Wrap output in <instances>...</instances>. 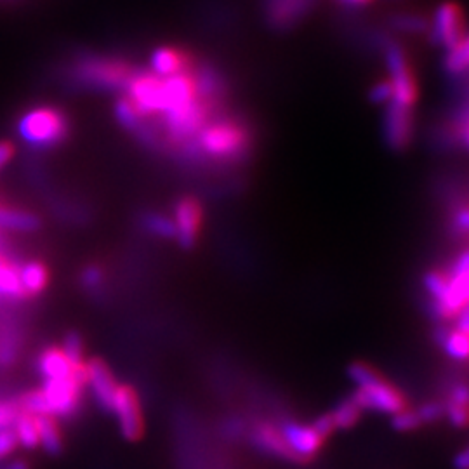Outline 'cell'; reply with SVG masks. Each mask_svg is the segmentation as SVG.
Here are the masks:
<instances>
[{
    "label": "cell",
    "mask_w": 469,
    "mask_h": 469,
    "mask_svg": "<svg viewBox=\"0 0 469 469\" xmlns=\"http://www.w3.org/2000/svg\"><path fill=\"white\" fill-rule=\"evenodd\" d=\"M435 313L442 319H455L469 306V273H446L442 296L433 299Z\"/></svg>",
    "instance_id": "30bf717a"
},
{
    "label": "cell",
    "mask_w": 469,
    "mask_h": 469,
    "mask_svg": "<svg viewBox=\"0 0 469 469\" xmlns=\"http://www.w3.org/2000/svg\"><path fill=\"white\" fill-rule=\"evenodd\" d=\"M13 431L18 438V444L22 445L23 448H35L39 446V419L37 416L25 412V410H20L18 418L13 422Z\"/></svg>",
    "instance_id": "7402d4cb"
},
{
    "label": "cell",
    "mask_w": 469,
    "mask_h": 469,
    "mask_svg": "<svg viewBox=\"0 0 469 469\" xmlns=\"http://www.w3.org/2000/svg\"><path fill=\"white\" fill-rule=\"evenodd\" d=\"M452 273H469V250L466 252H463L457 259H455V263H454V266H452Z\"/></svg>",
    "instance_id": "f35d334b"
},
{
    "label": "cell",
    "mask_w": 469,
    "mask_h": 469,
    "mask_svg": "<svg viewBox=\"0 0 469 469\" xmlns=\"http://www.w3.org/2000/svg\"><path fill=\"white\" fill-rule=\"evenodd\" d=\"M392 426H393V429L400 431V433H409V431L418 429L422 424H420L419 416H418L416 410L403 409V410H400V412L392 416Z\"/></svg>",
    "instance_id": "83f0119b"
},
{
    "label": "cell",
    "mask_w": 469,
    "mask_h": 469,
    "mask_svg": "<svg viewBox=\"0 0 469 469\" xmlns=\"http://www.w3.org/2000/svg\"><path fill=\"white\" fill-rule=\"evenodd\" d=\"M416 412L419 416L420 424H431L444 416L445 409L444 405H440L437 401H428V403L420 405L419 409H416Z\"/></svg>",
    "instance_id": "4dcf8cb0"
},
{
    "label": "cell",
    "mask_w": 469,
    "mask_h": 469,
    "mask_svg": "<svg viewBox=\"0 0 469 469\" xmlns=\"http://www.w3.org/2000/svg\"><path fill=\"white\" fill-rule=\"evenodd\" d=\"M82 284L87 287V289H96L101 284H103V272L99 266H89L86 268L82 273Z\"/></svg>",
    "instance_id": "e575fe53"
},
{
    "label": "cell",
    "mask_w": 469,
    "mask_h": 469,
    "mask_svg": "<svg viewBox=\"0 0 469 469\" xmlns=\"http://www.w3.org/2000/svg\"><path fill=\"white\" fill-rule=\"evenodd\" d=\"M371 99L374 103H388L393 99V86L390 80H383L372 87Z\"/></svg>",
    "instance_id": "d6a6232c"
},
{
    "label": "cell",
    "mask_w": 469,
    "mask_h": 469,
    "mask_svg": "<svg viewBox=\"0 0 469 469\" xmlns=\"http://www.w3.org/2000/svg\"><path fill=\"white\" fill-rule=\"evenodd\" d=\"M347 377L349 381L360 390L365 386H371L375 381L381 379V375L377 374L375 369H372L371 365L364 364V362H355L347 367Z\"/></svg>",
    "instance_id": "484cf974"
},
{
    "label": "cell",
    "mask_w": 469,
    "mask_h": 469,
    "mask_svg": "<svg viewBox=\"0 0 469 469\" xmlns=\"http://www.w3.org/2000/svg\"><path fill=\"white\" fill-rule=\"evenodd\" d=\"M20 414V407L18 403H11V401H0V429L4 428H11L13 422L16 420Z\"/></svg>",
    "instance_id": "1f68e13d"
},
{
    "label": "cell",
    "mask_w": 469,
    "mask_h": 469,
    "mask_svg": "<svg viewBox=\"0 0 469 469\" xmlns=\"http://www.w3.org/2000/svg\"><path fill=\"white\" fill-rule=\"evenodd\" d=\"M20 134L37 149L61 147L70 136V121L61 108H32L20 121Z\"/></svg>",
    "instance_id": "7a4b0ae2"
},
{
    "label": "cell",
    "mask_w": 469,
    "mask_h": 469,
    "mask_svg": "<svg viewBox=\"0 0 469 469\" xmlns=\"http://www.w3.org/2000/svg\"><path fill=\"white\" fill-rule=\"evenodd\" d=\"M468 121H469V113H468Z\"/></svg>",
    "instance_id": "f6af8a7d"
},
{
    "label": "cell",
    "mask_w": 469,
    "mask_h": 469,
    "mask_svg": "<svg viewBox=\"0 0 469 469\" xmlns=\"http://www.w3.org/2000/svg\"><path fill=\"white\" fill-rule=\"evenodd\" d=\"M454 466L457 469H469V446L455 455Z\"/></svg>",
    "instance_id": "60d3db41"
},
{
    "label": "cell",
    "mask_w": 469,
    "mask_h": 469,
    "mask_svg": "<svg viewBox=\"0 0 469 469\" xmlns=\"http://www.w3.org/2000/svg\"><path fill=\"white\" fill-rule=\"evenodd\" d=\"M457 325H455V329L457 330H461V332H464V334H468L469 336V306H466L457 317Z\"/></svg>",
    "instance_id": "ab89813d"
},
{
    "label": "cell",
    "mask_w": 469,
    "mask_h": 469,
    "mask_svg": "<svg viewBox=\"0 0 469 469\" xmlns=\"http://www.w3.org/2000/svg\"><path fill=\"white\" fill-rule=\"evenodd\" d=\"M280 435L287 445L291 455L296 459L313 457L320 450L321 442H323V438L311 426L299 424L294 420L284 422L280 428Z\"/></svg>",
    "instance_id": "8fae6325"
},
{
    "label": "cell",
    "mask_w": 469,
    "mask_h": 469,
    "mask_svg": "<svg viewBox=\"0 0 469 469\" xmlns=\"http://www.w3.org/2000/svg\"><path fill=\"white\" fill-rule=\"evenodd\" d=\"M39 442L41 446L52 455L63 450V433L59 422L54 416H39Z\"/></svg>",
    "instance_id": "44dd1931"
},
{
    "label": "cell",
    "mask_w": 469,
    "mask_h": 469,
    "mask_svg": "<svg viewBox=\"0 0 469 469\" xmlns=\"http://www.w3.org/2000/svg\"><path fill=\"white\" fill-rule=\"evenodd\" d=\"M438 341L445 349V353L457 360L464 362L469 358V336L457 329H444L438 332Z\"/></svg>",
    "instance_id": "603a6c76"
},
{
    "label": "cell",
    "mask_w": 469,
    "mask_h": 469,
    "mask_svg": "<svg viewBox=\"0 0 469 469\" xmlns=\"http://www.w3.org/2000/svg\"><path fill=\"white\" fill-rule=\"evenodd\" d=\"M86 367H87V386L91 388L95 400L98 401V405L103 410L112 412L113 398L119 388V383L115 381L113 372L101 358H91L86 364Z\"/></svg>",
    "instance_id": "7c38bea8"
},
{
    "label": "cell",
    "mask_w": 469,
    "mask_h": 469,
    "mask_svg": "<svg viewBox=\"0 0 469 469\" xmlns=\"http://www.w3.org/2000/svg\"><path fill=\"white\" fill-rule=\"evenodd\" d=\"M112 412L117 416L121 433L129 442H138L145 433L143 409L136 390L129 384H119L113 398Z\"/></svg>",
    "instance_id": "8992f818"
},
{
    "label": "cell",
    "mask_w": 469,
    "mask_h": 469,
    "mask_svg": "<svg viewBox=\"0 0 469 469\" xmlns=\"http://www.w3.org/2000/svg\"><path fill=\"white\" fill-rule=\"evenodd\" d=\"M412 129H414V122H412L410 108L393 101L386 112V124H384L386 141L390 143V147L395 149H407L412 140Z\"/></svg>",
    "instance_id": "4fadbf2b"
},
{
    "label": "cell",
    "mask_w": 469,
    "mask_h": 469,
    "mask_svg": "<svg viewBox=\"0 0 469 469\" xmlns=\"http://www.w3.org/2000/svg\"><path fill=\"white\" fill-rule=\"evenodd\" d=\"M395 26H398L400 30H405V32L418 33V32H424L428 25L419 16H398L395 20Z\"/></svg>",
    "instance_id": "836d02e7"
},
{
    "label": "cell",
    "mask_w": 469,
    "mask_h": 469,
    "mask_svg": "<svg viewBox=\"0 0 469 469\" xmlns=\"http://www.w3.org/2000/svg\"><path fill=\"white\" fill-rule=\"evenodd\" d=\"M338 2H341L347 7H364V5H369L372 0H338Z\"/></svg>",
    "instance_id": "7bdbcfd3"
},
{
    "label": "cell",
    "mask_w": 469,
    "mask_h": 469,
    "mask_svg": "<svg viewBox=\"0 0 469 469\" xmlns=\"http://www.w3.org/2000/svg\"><path fill=\"white\" fill-rule=\"evenodd\" d=\"M203 220L202 202L194 195L181 197L174 205V230L183 248H192L197 242Z\"/></svg>",
    "instance_id": "ba28073f"
},
{
    "label": "cell",
    "mask_w": 469,
    "mask_h": 469,
    "mask_svg": "<svg viewBox=\"0 0 469 469\" xmlns=\"http://www.w3.org/2000/svg\"><path fill=\"white\" fill-rule=\"evenodd\" d=\"M250 145V132L248 127L233 121V119H220L209 122L200 132L194 143L192 160H240Z\"/></svg>",
    "instance_id": "6da1fadb"
},
{
    "label": "cell",
    "mask_w": 469,
    "mask_h": 469,
    "mask_svg": "<svg viewBox=\"0 0 469 469\" xmlns=\"http://www.w3.org/2000/svg\"><path fill=\"white\" fill-rule=\"evenodd\" d=\"M20 280L25 299L39 296L46 291L50 284V270L44 261L32 259L20 265Z\"/></svg>",
    "instance_id": "2e32d148"
},
{
    "label": "cell",
    "mask_w": 469,
    "mask_h": 469,
    "mask_svg": "<svg viewBox=\"0 0 469 469\" xmlns=\"http://www.w3.org/2000/svg\"><path fill=\"white\" fill-rule=\"evenodd\" d=\"M454 224H455L457 231L469 233V205L457 211V214H455V218H454Z\"/></svg>",
    "instance_id": "8d00e7d4"
},
{
    "label": "cell",
    "mask_w": 469,
    "mask_h": 469,
    "mask_svg": "<svg viewBox=\"0 0 469 469\" xmlns=\"http://www.w3.org/2000/svg\"><path fill=\"white\" fill-rule=\"evenodd\" d=\"M445 68L450 74H461L469 68V35L464 37L454 50H448Z\"/></svg>",
    "instance_id": "d4e9b609"
},
{
    "label": "cell",
    "mask_w": 469,
    "mask_h": 469,
    "mask_svg": "<svg viewBox=\"0 0 469 469\" xmlns=\"http://www.w3.org/2000/svg\"><path fill=\"white\" fill-rule=\"evenodd\" d=\"M386 59L392 72V86H393V101L403 106H412L418 99L419 89L414 72L410 68L409 58L405 50L395 42L386 44Z\"/></svg>",
    "instance_id": "5b68a950"
},
{
    "label": "cell",
    "mask_w": 469,
    "mask_h": 469,
    "mask_svg": "<svg viewBox=\"0 0 469 469\" xmlns=\"http://www.w3.org/2000/svg\"><path fill=\"white\" fill-rule=\"evenodd\" d=\"M250 440L259 450H263L266 454H272V455H276V457H293L289 448H287V445L282 438V435H280V429L273 428L266 422L257 424L254 428V431L250 435Z\"/></svg>",
    "instance_id": "ac0fdd59"
},
{
    "label": "cell",
    "mask_w": 469,
    "mask_h": 469,
    "mask_svg": "<svg viewBox=\"0 0 469 469\" xmlns=\"http://www.w3.org/2000/svg\"><path fill=\"white\" fill-rule=\"evenodd\" d=\"M37 367L41 374L46 377V381L52 379H68L74 375L75 367L67 358L63 347L50 346L46 347L37 362Z\"/></svg>",
    "instance_id": "9a60e30c"
},
{
    "label": "cell",
    "mask_w": 469,
    "mask_h": 469,
    "mask_svg": "<svg viewBox=\"0 0 469 469\" xmlns=\"http://www.w3.org/2000/svg\"><path fill=\"white\" fill-rule=\"evenodd\" d=\"M311 428L320 435L321 438L325 440L336 428H334V422H332V418H330V414H323L320 418H317L315 422L311 424Z\"/></svg>",
    "instance_id": "d590c367"
},
{
    "label": "cell",
    "mask_w": 469,
    "mask_h": 469,
    "mask_svg": "<svg viewBox=\"0 0 469 469\" xmlns=\"http://www.w3.org/2000/svg\"><path fill=\"white\" fill-rule=\"evenodd\" d=\"M136 68L122 58L87 56L75 63L74 77L91 87L106 91H125Z\"/></svg>",
    "instance_id": "3957f363"
},
{
    "label": "cell",
    "mask_w": 469,
    "mask_h": 469,
    "mask_svg": "<svg viewBox=\"0 0 469 469\" xmlns=\"http://www.w3.org/2000/svg\"><path fill=\"white\" fill-rule=\"evenodd\" d=\"M151 70L158 77H171V75L181 74L185 70H190L194 65V58L190 52L174 48V46H164L151 54Z\"/></svg>",
    "instance_id": "5bb4252c"
},
{
    "label": "cell",
    "mask_w": 469,
    "mask_h": 469,
    "mask_svg": "<svg viewBox=\"0 0 469 469\" xmlns=\"http://www.w3.org/2000/svg\"><path fill=\"white\" fill-rule=\"evenodd\" d=\"M18 446H20V444H18V438H16L13 428L0 429V461L13 455Z\"/></svg>",
    "instance_id": "f546056e"
},
{
    "label": "cell",
    "mask_w": 469,
    "mask_h": 469,
    "mask_svg": "<svg viewBox=\"0 0 469 469\" xmlns=\"http://www.w3.org/2000/svg\"><path fill=\"white\" fill-rule=\"evenodd\" d=\"M86 381L74 371L68 379H52L46 381L42 393L46 396L50 416L54 418H70L77 414L82 403V392L86 388Z\"/></svg>",
    "instance_id": "277c9868"
},
{
    "label": "cell",
    "mask_w": 469,
    "mask_h": 469,
    "mask_svg": "<svg viewBox=\"0 0 469 469\" xmlns=\"http://www.w3.org/2000/svg\"><path fill=\"white\" fill-rule=\"evenodd\" d=\"M466 35L464 11L455 2H444L435 16V39L445 50H454Z\"/></svg>",
    "instance_id": "9c48e42d"
},
{
    "label": "cell",
    "mask_w": 469,
    "mask_h": 469,
    "mask_svg": "<svg viewBox=\"0 0 469 469\" xmlns=\"http://www.w3.org/2000/svg\"><path fill=\"white\" fill-rule=\"evenodd\" d=\"M39 224V218L32 212L0 203V231H35Z\"/></svg>",
    "instance_id": "d6986e66"
},
{
    "label": "cell",
    "mask_w": 469,
    "mask_h": 469,
    "mask_svg": "<svg viewBox=\"0 0 469 469\" xmlns=\"http://www.w3.org/2000/svg\"><path fill=\"white\" fill-rule=\"evenodd\" d=\"M424 285L426 291L429 293V296L433 299L442 296V293L446 287V273L442 272H429L424 276Z\"/></svg>",
    "instance_id": "f1b7e54d"
},
{
    "label": "cell",
    "mask_w": 469,
    "mask_h": 469,
    "mask_svg": "<svg viewBox=\"0 0 469 469\" xmlns=\"http://www.w3.org/2000/svg\"><path fill=\"white\" fill-rule=\"evenodd\" d=\"M61 347H63L67 358L70 360V364L74 367H80V365L86 364V360H84V341L77 332H70L65 338V343Z\"/></svg>",
    "instance_id": "4316f807"
},
{
    "label": "cell",
    "mask_w": 469,
    "mask_h": 469,
    "mask_svg": "<svg viewBox=\"0 0 469 469\" xmlns=\"http://www.w3.org/2000/svg\"><path fill=\"white\" fill-rule=\"evenodd\" d=\"M14 147L9 141H0V169L13 158Z\"/></svg>",
    "instance_id": "74e56055"
},
{
    "label": "cell",
    "mask_w": 469,
    "mask_h": 469,
    "mask_svg": "<svg viewBox=\"0 0 469 469\" xmlns=\"http://www.w3.org/2000/svg\"><path fill=\"white\" fill-rule=\"evenodd\" d=\"M446 419L450 420L455 428H464L469 424V388L464 384H459L452 390L450 400L444 407Z\"/></svg>",
    "instance_id": "ffe728a7"
},
{
    "label": "cell",
    "mask_w": 469,
    "mask_h": 469,
    "mask_svg": "<svg viewBox=\"0 0 469 469\" xmlns=\"http://www.w3.org/2000/svg\"><path fill=\"white\" fill-rule=\"evenodd\" d=\"M313 0H268L270 22L276 26H291L310 9Z\"/></svg>",
    "instance_id": "e0dca14e"
},
{
    "label": "cell",
    "mask_w": 469,
    "mask_h": 469,
    "mask_svg": "<svg viewBox=\"0 0 469 469\" xmlns=\"http://www.w3.org/2000/svg\"><path fill=\"white\" fill-rule=\"evenodd\" d=\"M353 400L362 410H372L386 416H393L405 409V400L401 393L390 383H386L383 377L371 386L356 390Z\"/></svg>",
    "instance_id": "52a82bcc"
},
{
    "label": "cell",
    "mask_w": 469,
    "mask_h": 469,
    "mask_svg": "<svg viewBox=\"0 0 469 469\" xmlns=\"http://www.w3.org/2000/svg\"><path fill=\"white\" fill-rule=\"evenodd\" d=\"M2 469H30V464L22 459H14V461L7 463L5 466H2Z\"/></svg>",
    "instance_id": "b9f144b4"
},
{
    "label": "cell",
    "mask_w": 469,
    "mask_h": 469,
    "mask_svg": "<svg viewBox=\"0 0 469 469\" xmlns=\"http://www.w3.org/2000/svg\"><path fill=\"white\" fill-rule=\"evenodd\" d=\"M461 136H463V141H464L466 149H469V121L461 127Z\"/></svg>",
    "instance_id": "ee69618b"
},
{
    "label": "cell",
    "mask_w": 469,
    "mask_h": 469,
    "mask_svg": "<svg viewBox=\"0 0 469 469\" xmlns=\"http://www.w3.org/2000/svg\"><path fill=\"white\" fill-rule=\"evenodd\" d=\"M360 414H362V409L356 405V401L351 398L343 400L332 412H330V418L334 422V428L336 429H349L353 428L358 419H360Z\"/></svg>",
    "instance_id": "cb8c5ba5"
}]
</instances>
